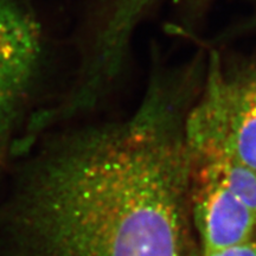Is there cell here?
<instances>
[{"label":"cell","instance_id":"5","mask_svg":"<svg viewBox=\"0 0 256 256\" xmlns=\"http://www.w3.org/2000/svg\"><path fill=\"white\" fill-rule=\"evenodd\" d=\"M158 2L100 0L87 28L92 52L112 66L126 62L138 26Z\"/></svg>","mask_w":256,"mask_h":256},{"label":"cell","instance_id":"4","mask_svg":"<svg viewBox=\"0 0 256 256\" xmlns=\"http://www.w3.org/2000/svg\"><path fill=\"white\" fill-rule=\"evenodd\" d=\"M190 208L197 252H218L256 238V216L210 170L194 162Z\"/></svg>","mask_w":256,"mask_h":256},{"label":"cell","instance_id":"7","mask_svg":"<svg viewBox=\"0 0 256 256\" xmlns=\"http://www.w3.org/2000/svg\"><path fill=\"white\" fill-rule=\"evenodd\" d=\"M197 256H256V238L246 243H242V244L234 246L232 248H226L218 252H197Z\"/></svg>","mask_w":256,"mask_h":256},{"label":"cell","instance_id":"6","mask_svg":"<svg viewBox=\"0 0 256 256\" xmlns=\"http://www.w3.org/2000/svg\"><path fill=\"white\" fill-rule=\"evenodd\" d=\"M194 162L210 170L256 216V176L236 160L218 153H192Z\"/></svg>","mask_w":256,"mask_h":256},{"label":"cell","instance_id":"2","mask_svg":"<svg viewBox=\"0 0 256 256\" xmlns=\"http://www.w3.org/2000/svg\"><path fill=\"white\" fill-rule=\"evenodd\" d=\"M56 57L34 0H0V171L26 153L32 126L58 100Z\"/></svg>","mask_w":256,"mask_h":256},{"label":"cell","instance_id":"3","mask_svg":"<svg viewBox=\"0 0 256 256\" xmlns=\"http://www.w3.org/2000/svg\"><path fill=\"white\" fill-rule=\"evenodd\" d=\"M192 153H218L256 176V66H228L211 51L186 116Z\"/></svg>","mask_w":256,"mask_h":256},{"label":"cell","instance_id":"1","mask_svg":"<svg viewBox=\"0 0 256 256\" xmlns=\"http://www.w3.org/2000/svg\"><path fill=\"white\" fill-rule=\"evenodd\" d=\"M202 74L153 66L130 114L38 136L0 214L10 256H197L186 116Z\"/></svg>","mask_w":256,"mask_h":256}]
</instances>
